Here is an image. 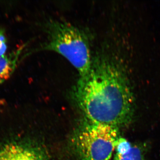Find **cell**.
Segmentation results:
<instances>
[{"label":"cell","instance_id":"6da1fadb","mask_svg":"<svg viewBox=\"0 0 160 160\" xmlns=\"http://www.w3.org/2000/svg\"><path fill=\"white\" fill-rule=\"evenodd\" d=\"M122 64L112 55L100 52L72 87V97L86 119L118 129L131 123L134 98Z\"/></svg>","mask_w":160,"mask_h":160},{"label":"cell","instance_id":"7a4b0ae2","mask_svg":"<svg viewBox=\"0 0 160 160\" xmlns=\"http://www.w3.org/2000/svg\"><path fill=\"white\" fill-rule=\"evenodd\" d=\"M44 29L47 41L38 50L58 53L77 69L79 77L86 74L92 60L88 32L71 23L57 19L47 21Z\"/></svg>","mask_w":160,"mask_h":160},{"label":"cell","instance_id":"3957f363","mask_svg":"<svg viewBox=\"0 0 160 160\" xmlns=\"http://www.w3.org/2000/svg\"><path fill=\"white\" fill-rule=\"evenodd\" d=\"M120 137L117 128L86 119L77 132L73 142L82 160H109Z\"/></svg>","mask_w":160,"mask_h":160},{"label":"cell","instance_id":"277c9868","mask_svg":"<svg viewBox=\"0 0 160 160\" xmlns=\"http://www.w3.org/2000/svg\"><path fill=\"white\" fill-rule=\"evenodd\" d=\"M0 160H48L38 146L29 142L13 141L0 146Z\"/></svg>","mask_w":160,"mask_h":160},{"label":"cell","instance_id":"5b68a950","mask_svg":"<svg viewBox=\"0 0 160 160\" xmlns=\"http://www.w3.org/2000/svg\"><path fill=\"white\" fill-rule=\"evenodd\" d=\"M22 49L0 57V84L9 79L14 72Z\"/></svg>","mask_w":160,"mask_h":160},{"label":"cell","instance_id":"8992f818","mask_svg":"<svg viewBox=\"0 0 160 160\" xmlns=\"http://www.w3.org/2000/svg\"><path fill=\"white\" fill-rule=\"evenodd\" d=\"M147 145L146 143L132 144L131 149L124 154L115 153L114 160H146Z\"/></svg>","mask_w":160,"mask_h":160},{"label":"cell","instance_id":"52a82bcc","mask_svg":"<svg viewBox=\"0 0 160 160\" xmlns=\"http://www.w3.org/2000/svg\"><path fill=\"white\" fill-rule=\"evenodd\" d=\"M7 39L4 29H0V57L6 54L7 51Z\"/></svg>","mask_w":160,"mask_h":160}]
</instances>
